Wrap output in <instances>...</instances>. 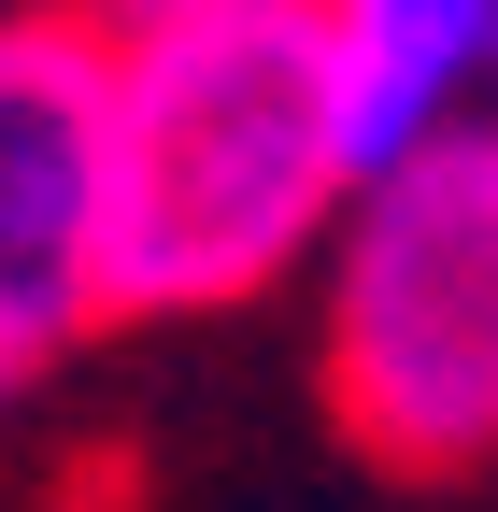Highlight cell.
Here are the masks:
<instances>
[{
  "label": "cell",
  "mask_w": 498,
  "mask_h": 512,
  "mask_svg": "<svg viewBox=\"0 0 498 512\" xmlns=\"http://www.w3.org/2000/svg\"><path fill=\"white\" fill-rule=\"evenodd\" d=\"M342 200L356 157L299 0L114 43V271H100L114 328H200V313L271 299L285 271L328 256Z\"/></svg>",
  "instance_id": "cell-1"
},
{
  "label": "cell",
  "mask_w": 498,
  "mask_h": 512,
  "mask_svg": "<svg viewBox=\"0 0 498 512\" xmlns=\"http://www.w3.org/2000/svg\"><path fill=\"white\" fill-rule=\"evenodd\" d=\"M314 356L370 470H498V114H456L442 143L356 171L314 256Z\"/></svg>",
  "instance_id": "cell-2"
},
{
  "label": "cell",
  "mask_w": 498,
  "mask_h": 512,
  "mask_svg": "<svg viewBox=\"0 0 498 512\" xmlns=\"http://www.w3.org/2000/svg\"><path fill=\"white\" fill-rule=\"evenodd\" d=\"M114 43L86 0H0V356L114 328Z\"/></svg>",
  "instance_id": "cell-3"
},
{
  "label": "cell",
  "mask_w": 498,
  "mask_h": 512,
  "mask_svg": "<svg viewBox=\"0 0 498 512\" xmlns=\"http://www.w3.org/2000/svg\"><path fill=\"white\" fill-rule=\"evenodd\" d=\"M299 15L356 171L442 143L456 114H498V0H299Z\"/></svg>",
  "instance_id": "cell-4"
},
{
  "label": "cell",
  "mask_w": 498,
  "mask_h": 512,
  "mask_svg": "<svg viewBox=\"0 0 498 512\" xmlns=\"http://www.w3.org/2000/svg\"><path fill=\"white\" fill-rule=\"evenodd\" d=\"M100 43H171V29H228V15H271V0H86Z\"/></svg>",
  "instance_id": "cell-5"
},
{
  "label": "cell",
  "mask_w": 498,
  "mask_h": 512,
  "mask_svg": "<svg viewBox=\"0 0 498 512\" xmlns=\"http://www.w3.org/2000/svg\"><path fill=\"white\" fill-rule=\"evenodd\" d=\"M29 384H43L29 356H0V427H15V413H29Z\"/></svg>",
  "instance_id": "cell-6"
}]
</instances>
